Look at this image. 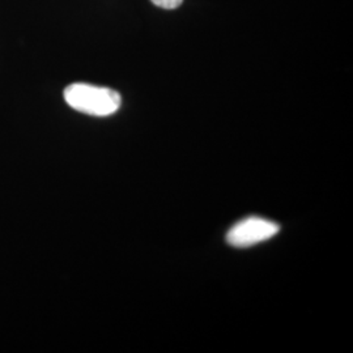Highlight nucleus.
Returning a JSON list of instances; mask_svg holds the SVG:
<instances>
[{"mask_svg":"<svg viewBox=\"0 0 353 353\" xmlns=\"http://www.w3.org/2000/svg\"><path fill=\"white\" fill-rule=\"evenodd\" d=\"M64 100L80 113L108 117L121 108V94L113 89L75 83L64 89Z\"/></svg>","mask_w":353,"mask_h":353,"instance_id":"1","label":"nucleus"},{"mask_svg":"<svg viewBox=\"0 0 353 353\" xmlns=\"http://www.w3.org/2000/svg\"><path fill=\"white\" fill-rule=\"evenodd\" d=\"M280 232V225L275 221L258 216H250L229 229L228 245L233 248H250L261 242L271 240Z\"/></svg>","mask_w":353,"mask_h":353,"instance_id":"2","label":"nucleus"},{"mask_svg":"<svg viewBox=\"0 0 353 353\" xmlns=\"http://www.w3.org/2000/svg\"><path fill=\"white\" fill-rule=\"evenodd\" d=\"M183 0H152V3L160 8L165 10H174L182 4Z\"/></svg>","mask_w":353,"mask_h":353,"instance_id":"3","label":"nucleus"}]
</instances>
